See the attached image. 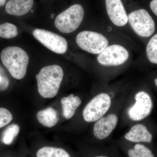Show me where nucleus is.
I'll return each mask as SVG.
<instances>
[{"instance_id": "obj_9", "label": "nucleus", "mask_w": 157, "mask_h": 157, "mask_svg": "<svg viewBox=\"0 0 157 157\" xmlns=\"http://www.w3.org/2000/svg\"><path fill=\"white\" fill-rule=\"evenodd\" d=\"M135 98V104L129 108L128 114L132 120H142L151 112L153 107L151 98L147 93L144 91L137 93Z\"/></svg>"}, {"instance_id": "obj_5", "label": "nucleus", "mask_w": 157, "mask_h": 157, "mask_svg": "<svg viewBox=\"0 0 157 157\" xmlns=\"http://www.w3.org/2000/svg\"><path fill=\"white\" fill-rule=\"evenodd\" d=\"M76 42L82 49L93 54H99L109 45L106 37L92 31L80 32L76 37Z\"/></svg>"}, {"instance_id": "obj_8", "label": "nucleus", "mask_w": 157, "mask_h": 157, "mask_svg": "<svg viewBox=\"0 0 157 157\" xmlns=\"http://www.w3.org/2000/svg\"><path fill=\"white\" fill-rule=\"evenodd\" d=\"M129 57L128 51L123 46L112 45L107 46L98 57L99 63L105 66H117L124 63Z\"/></svg>"}, {"instance_id": "obj_1", "label": "nucleus", "mask_w": 157, "mask_h": 157, "mask_svg": "<svg viewBox=\"0 0 157 157\" xmlns=\"http://www.w3.org/2000/svg\"><path fill=\"white\" fill-rule=\"evenodd\" d=\"M63 77V71L58 65L42 68L36 75L39 94L43 98H54L58 93Z\"/></svg>"}, {"instance_id": "obj_2", "label": "nucleus", "mask_w": 157, "mask_h": 157, "mask_svg": "<svg viewBox=\"0 0 157 157\" xmlns=\"http://www.w3.org/2000/svg\"><path fill=\"white\" fill-rule=\"evenodd\" d=\"M2 63L13 78L22 79L27 73L29 58L22 48L17 46H9L1 53Z\"/></svg>"}, {"instance_id": "obj_7", "label": "nucleus", "mask_w": 157, "mask_h": 157, "mask_svg": "<svg viewBox=\"0 0 157 157\" xmlns=\"http://www.w3.org/2000/svg\"><path fill=\"white\" fill-rule=\"evenodd\" d=\"M33 35L42 45L54 52L63 54L67 50V40L58 34L46 30L37 29L33 32Z\"/></svg>"}, {"instance_id": "obj_24", "label": "nucleus", "mask_w": 157, "mask_h": 157, "mask_svg": "<svg viewBox=\"0 0 157 157\" xmlns=\"http://www.w3.org/2000/svg\"><path fill=\"white\" fill-rule=\"evenodd\" d=\"M6 0H0V7L4 6L6 4Z\"/></svg>"}, {"instance_id": "obj_12", "label": "nucleus", "mask_w": 157, "mask_h": 157, "mask_svg": "<svg viewBox=\"0 0 157 157\" xmlns=\"http://www.w3.org/2000/svg\"><path fill=\"white\" fill-rule=\"evenodd\" d=\"M124 137L127 140L135 143H151L152 140L151 133L149 132L145 126L140 124L132 126Z\"/></svg>"}, {"instance_id": "obj_6", "label": "nucleus", "mask_w": 157, "mask_h": 157, "mask_svg": "<svg viewBox=\"0 0 157 157\" xmlns=\"http://www.w3.org/2000/svg\"><path fill=\"white\" fill-rule=\"evenodd\" d=\"M132 29L140 36H150L155 31V23L148 11L144 9L135 10L128 16Z\"/></svg>"}, {"instance_id": "obj_3", "label": "nucleus", "mask_w": 157, "mask_h": 157, "mask_svg": "<svg viewBox=\"0 0 157 157\" xmlns=\"http://www.w3.org/2000/svg\"><path fill=\"white\" fill-rule=\"evenodd\" d=\"M84 16V11L82 6L79 4H75L57 16L55 21V25L61 33H70L79 26Z\"/></svg>"}, {"instance_id": "obj_15", "label": "nucleus", "mask_w": 157, "mask_h": 157, "mask_svg": "<svg viewBox=\"0 0 157 157\" xmlns=\"http://www.w3.org/2000/svg\"><path fill=\"white\" fill-rule=\"evenodd\" d=\"M37 118L40 124L48 128L55 126L59 120L56 110L52 107L39 111L37 113Z\"/></svg>"}, {"instance_id": "obj_26", "label": "nucleus", "mask_w": 157, "mask_h": 157, "mask_svg": "<svg viewBox=\"0 0 157 157\" xmlns=\"http://www.w3.org/2000/svg\"><path fill=\"white\" fill-rule=\"evenodd\" d=\"M95 157H107L104 156H96Z\"/></svg>"}, {"instance_id": "obj_14", "label": "nucleus", "mask_w": 157, "mask_h": 157, "mask_svg": "<svg viewBox=\"0 0 157 157\" xmlns=\"http://www.w3.org/2000/svg\"><path fill=\"white\" fill-rule=\"evenodd\" d=\"M81 99L73 94L68 97L62 98L61 104L64 117L67 119H70L73 117L76 109L81 105Z\"/></svg>"}, {"instance_id": "obj_4", "label": "nucleus", "mask_w": 157, "mask_h": 157, "mask_svg": "<svg viewBox=\"0 0 157 157\" xmlns=\"http://www.w3.org/2000/svg\"><path fill=\"white\" fill-rule=\"evenodd\" d=\"M111 104V98L108 94L97 95L85 107L82 112L83 119L87 122H96L106 114Z\"/></svg>"}, {"instance_id": "obj_21", "label": "nucleus", "mask_w": 157, "mask_h": 157, "mask_svg": "<svg viewBox=\"0 0 157 157\" xmlns=\"http://www.w3.org/2000/svg\"><path fill=\"white\" fill-rule=\"evenodd\" d=\"M13 119L12 113L8 109L0 108V128L6 126Z\"/></svg>"}, {"instance_id": "obj_18", "label": "nucleus", "mask_w": 157, "mask_h": 157, "mask_svg": "<svg viewBox=\"0 0 157 157\" xmlns=\"http://www.w3.org/2000/svg\"><path fill=\"white\" fill-rule=\"evenodd\" d=\"M129 157H155L151 150L143 144H137L128 151Z\"/></svg>"}, {"instance_id": "obj_17", "label": "nucleus", "mask_w": 157, "mask_h": 157, "mask_svg": "<svg viewBox=\"0 0 157 157\" xmlns=\"http://www.w3.org/2000/svg\"><path fill=\"white\" fill-rule=\"evenodd\" d=\"M20 132V127L17 124H13L6 128L3 133L2 141L6 145L11 144Z\"/></svg>"}, {"instance_id": "obj_16", "label": "nucleus", "mask_w": 157, "mask_h": 157, "mask_svg": "<svg viewBox=\"0 0 157 157\" xmlns=\"http://www.w3.org/2000/svg\"><path fill=\"white\" fill-rule=\"evenodd\" d=\"M37 157H70L67 152L63 149L51 147L40 148L36 153Z\"/></svg>"}, {"instance_id": "obj_22", "label": "nucleus", "mask_w": 157, "mask_h": 157, "mask_svg": "<svg viewBox=\"0 0 157 157\" xmlns=\"http://www.w3.org/2000/svg\"><path fill=\"white\" fill-rule=\"evenodd\" d=\"M9 84V78L0 67V90L4 91L7 89Z\"/></svg>"}, {"instance_id": "obj_23", "label": "nucleus", "mask_w": 157, "mask_h": 157, "mask_svg": "<svg viewBox=\"0 0 157 157\" xmlns=\"http://www.w3.org/2000/svg\"><path fill=\"white\" fill-rule=\"evenodd\" d=\"M150 7L152 12L157 16V0H152L150 3Z\"/></svg>"}, {"instance_id": "obj_11", "label": "nucleus", "mask_w": 157, "mask_h": 157, "mask_svg": "<svg viewBox=\"0 0 157 157\" xmlns=\"http://www.w3.org/2000/svg\"><path fill=\"white\" fill-rule=\"evenodd\" d=\"M105 3L107 14L111 21L117 26L126 25L128 18L121 0H106Z\"/></svg>"}, {"instance_id": "obj_10", "label": "nucleus", "mask_w": 157, "mask_h": 157, "mask_svg": "<svg viewBox=\"0 0 157 157\" xmlns=\"http://www.w3.org/2000/svg\"><path fill=\"white\" fill-rule=\"evenodd\" d=\"M118 121L117 115L110 113L96 121L94 125V135L99 140L107 138L115 128Z\"/></svg>"}, {"instance_id": "obj_25", "label": "nucleus", "mask_w": 157, "mask_h": 157, "mask_svg": "<svg viewBox=\"0 0 157 157\" xmlns=\"http://www.w3.org/2000/svg\"><path fill=\"white\" fill-rule=\"evenodd\" d=\"M155 84L156 86L157 87V78H155Z\"/></svg>"}, {"instance_id": "obj_20", "label": "nucleus", "mask_w": 157, "mask_h": 157, "mask_svg": "<svg viewBox=\"0 0 157 157\" xmlns=\"http://www.w3.org/2000/svg\"><path fill=\"white\" fill-rule=\"evenodd\" d=\"M17 27L14 24L5 23L0 25V37L5 39H11L17 36Z\"/></svg>"}, {"instance_id": "obj_19", "label": "nucleus", "mask_w": 157, "mask_h": 157, "mask_svg": "<svg viewBox=\"0 0 157 157\" xmlns=\"http://www.w3.org/2000/svg\"><path fill=\"white\" fill-rule=\"evenodd\" d=\"M146 53L150 62L157 64V34L152 37L147 43Z\"/></svg>"}, {"instance_id": "obj_13", "label": "nucleus", "mask_w": 157, "mask_h": 157, "mask_svg": "<svg viewBox=\"0 0 157 157\" xmlns=\"http://www.w3.org/2000/svg\"><path fill=\"white\" fill-rule=\"evenodd\" d=\"M33 4L34 0H9L5 9L9 14L22 16L30 11Z\"/></svg>"}]
</instances>
